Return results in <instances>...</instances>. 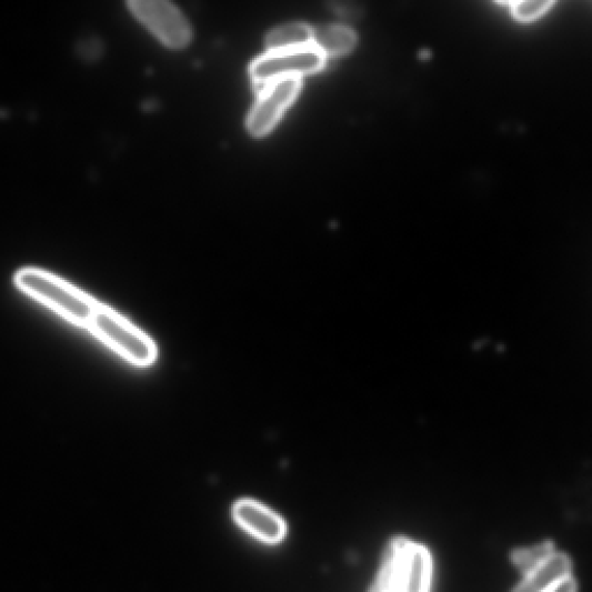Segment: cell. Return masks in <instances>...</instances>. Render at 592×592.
I'll use <instances>...</instances> for the list:
<instances>
[{
  "instance_id": "obj_5",
  "label": "cell",
  "mask_w": 592,
  "mask_h": 592,
  "mask_svg": "<svg viewBox=\"0 0 592 592\" xmlns=\"http://www.w3.org/2000/svg\"><path fill=\"white\" fill-rule=\"evenodd\" d=\"M301 88V78L280 79L268 84L258 93L259 99L249 112L248 132L257 138L269 134L294 103Z\"/></svg>"
},
{
  "instance_id": "obj_12",
  "label": "cell",
  "mask_w": 592,
  "mask_h": 592,
  "mask_svg": "<svg viewBox=\"0 0 592 592\" xmlns=\"http://www.w3.org/2000/svg\"><path fill=\"white\" fill-rule=\"evenodd\" d=\"M552 542H544L530 549H520L513 552L512 560L515 566L528 575L538 570L554 553Z\"/></svg>"
},
{
  "instance_id": "obj_10",
  "label": "cell",
  "mask_w": 592,
  "mask_h": 592,
  "mask_svg": "<svg viewBox=\"0 0 592 592\" xmlns=\"http://www.w3.org/2000/svg\"><path fill=\"white\" fill-rule=\"evenodd\" d=\"M313 28L301 22L287 23L274 28L268 36V51L298 49L312 46Z\"/></svg>"
},
{
  "instance_id": "obj_9",
  "label": "cell",
  "mask_w": 592,
  "mask_h": 592,
  "mask_svg": "<svg viewBox=\"0 0 592 592\" xmlns=\"http://www.w3.org/2000/svg\"><path fill=\"white\" fill-rule=\"evenodd\" d=\"M357 38L350 28L340 24L320 26L313 28L312 44L324 56L335 58L350 52Z\"/></svg>"
},
{
  "instance_id": "obj_8",
  "label": "cell",
  "mask_w": 592,
  "mask_h": 592,
  "mask_svg": "<svg viewBox=\"0 0 592 592\" xmlns=\"http://www.w3.org/2000/svg\"><path fill=\"white\" fill-rule=\"evenodd\" d=\"M572 575V561L565 553L554 552L538 570L525 579L513 592H549L563 579Z\"/></svg>"
},
{
  "instance_id": "obj_6",
  "label": "cell",
  "mask_w": 592,
  "mask_h": 592,
  "mask_svg": "<svg viewBox=\"0 0 592 592\" xmlns=\"http://www.w3.org/2000/svg\"><path fill=\"white\" fill-rule=\"evenodd\" d=\"M433 561L424 545L403 540L398 572V592H430Z\"/></svg>"
},
{
  "instance_id": "obj_14",
  "label": "cell",
  "mask_w": 592,
  "mask_h": 592,
  "mask_svg": "<svg viewBox=\"0 0 592 592\" xmlns=\"http://www.w3.org/2000/svg\"><path fill=\"white\" fill-rule=\"evenodd\" d=\"M549 592H578V583L571 575L560 581Z\"/></svg>"
},
{
  "instance_id": "obj_7",
  "label": "cell",
  "mask_w": 592,
  "mask_h": 592,
  "mask_svg": "<svg viewBox=\"0 0 592 592\" xmlns=\"http://www.w3.org/2000/svg\"><path fill=\"white\" fill-rule=\"evenodd\" d=\"M233 515L239 525L264 543L277 544L285 538L287 524L283 519L259 502L239 501Z\"/></svg>"
},
{
  "instance_id": "obj_1",
  "label": "cell",
  "mask_w": 592,
  "mask_h": 592,
  "mask_svg": "<svg viewBox=\"0 0 592 592\" xmlns=\"http://www.w3.org/2000/svg\"><path fill=\"white\" fill-rule=\"evenodd\" d=\"M14 284L23 294L79 328L88 329L99 304L67 280L37 268L19 270Z\"/></svg>"
},
{
  "instance_id": "obj_11",
  "label": "cell",
  "mask_w": 592,
  "mask_h": 592,
  "mask_svg": "<svg viewBox=\"0 0 592 592\" xmlns=\"http://www.w3.org/2000/svg\"><path fill=\"white\" fill-rule=\"evenodd\" d=\"M404 538L393 539L387 548L383 565L371 592H398L399 560Z\"/></svg>"
},
{
  "instance_id": "obj_2",
  "label": "cell",
  "mask_w": 592,
  "mask_h": 592,
  "mask_svg": "<svg viewBox=\"0 0 592 592\" xmlns=\"http://www.w3.org/2000/svg\"><path fill=\"white\" fill-rule=\"evenodd\" d=\"M88 330L136 368H150L157 361L158 349L151 338L106 304H98Z\"/></svg>"
},
{
  "instance_id": "obj_13",
  "label": "cell",
  "mask_w": 592,
  "mask_h": 592,
  "mask_svg": "<svg viewBox=\"0 0 592 592\" xmlns=\"http://www.w3.org/2000/svg\"><path fill=\"white\" fill-rule=\"evenodd\" d=\"M552 4L553 2H548V0H529V2L526 0V2L513 3V10L516 18L532 20L545 13Z\"/></svg>"
},
{
  "instance_id": "obj_4",
  "label": "cell",
  "mask_w": 592,
  "mask_h": 592,
  "mask_svg": "<svg viewBox=\"0 0 592 592\" xmlns=\"http://www.w3.org/2000/svg\"><path fill=\"white\" fill-rule=\"evenodd\" d=\"M128 6L133 16L165 47L182 49L190 43V24L172 3L165 0H131Z\"/></svg>"
},
{
  "instance_id": "obj_3",
  "label": "cell",
  "mask_w": 592,
  "mask_h": 592,
  "mask_svg": "<svg viewBox=\"0 0 592 592\" xmlns=\"http://www.w3.org/2000/svg\"><path fill=\"white\" fill-rule=\"evenodd\" d=\"M324 56L312 44L298 49L268 51L249 69L253 89L260 93L268 84L287 78H301L320 72Z\"/></svg>"
}]
</instances>
